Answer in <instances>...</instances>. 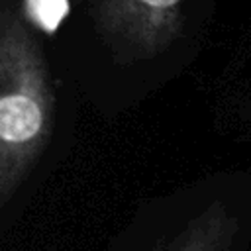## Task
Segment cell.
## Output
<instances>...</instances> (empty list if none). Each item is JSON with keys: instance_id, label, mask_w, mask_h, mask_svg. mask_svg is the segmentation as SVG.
<instances>
[{"instance_id": "2", "label": "cell", "mask_w": 251, "mask_h": 251, "mask_svg": "<svg viewBox=\"0 0 251 251\" xmlns=\"http://www.w3.org/2000/svg\"><path fill=\"white\" fill-rule=\"evenodd\" d=\"M251 175L222 173L196 188L178 222L151 251H249Z\"/></svg>"}, {"instance_id": "1", "label": "cell", "mask_w": 251, "mask_h": 251, "mask_svg": "<svg viewBox=\"0 0 251 251\" xmlns=\"http://www.w3.org/2000/svg\"><path fill=\"white\" fill-rule=\"evenodd\" d=\"M55 88L43 47L10 4H0V210L47 149Z\"/></svg>"}, {"instance_id": "3", "label": "cell", "mask_w": 251, "mask_h": 251, "mask_svg": "<svg viewBox=\"0 0 251 251\" xmlns=\"http://www.w3.org/2000/svg\"><path fill=\"white\" fill-rule=\"evenodd\" d=\"M206 8L210 0H88L94 25L120 63L169 53Z\"/></svg>"}]
</instances>
